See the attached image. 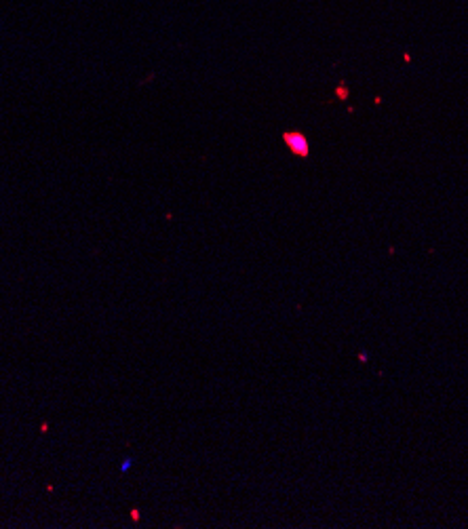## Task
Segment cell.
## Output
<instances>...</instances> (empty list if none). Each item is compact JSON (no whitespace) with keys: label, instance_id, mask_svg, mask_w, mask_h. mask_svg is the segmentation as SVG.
I'll use <instances>...</instances> for the list:
<instances>
[{"label":"cell","instance_id":"1","mask_svg":"<svg viewBox=\"0 0 468 529\" xmlns=\"http://www.w3.org/2000/svg\"><path fill=\"white\" fill-rule=\"evenodd\" d=\"M285 139H287V144L293 148V152H295V154L306 156V152H308V146H306V139H304L302 135H285Z\"/></svg>","mask_w":468,"mask_h":529}]
</instances>
